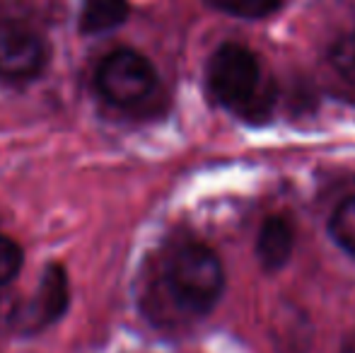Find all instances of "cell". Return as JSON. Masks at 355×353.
I'll list each match as a JSON object with an SVG mask.
<instances>
[{
    "label": "cell",
    "instance_id": "5",
    "mask_svg": "<svg viewBox=\"0 0 355 353\" xmlns=\"http://www.w3.org/2000/svg\"><path fill=\"white\" fill-rule=\"evenodd\" d=\"M46 63L49 44L37 29L19 22H0V78L32 80Z\"/></svg>",
    "mask_w": 355,
    "mask_h": 353
},
{
    "label": "cell",
    "instance_id": "9",
    "mask_svg": "<svg viewBox=\"0 0 355 353\" xmlns=\"http://www.w3.org/2000/svg\"><path fill=\"white\" fill-rule=\"evenodd\" d=\"M329 232L341 250L355 257V196H348L336 206L331 221H329Z\"/></svg>",
    "mask_w": 355,
    "mask_h": 353
},
{
    "label": "cell",
    "instance_id": "4",
    "mask_svg": "<svg viewBox=\"0 0 355 353\" xmlns=\"http://www.w3.org/2000/svg\"><path fill=\"white\" fill-rule=\"evenodd\" d=\"M97 92L116 107H136L157 85L155 66L133 49H116L97 66Z\"/></svg>",
    "mask_w": 355,
    "mask_h": 353
},
{
    "label": "cell",
    "instance_id": "3",
    "mask_svg": "<svg viewBox=\"0 0 355 353\" xmlns=\"http://www.w3.org/2000/svg\"><path fill=\"white\" fill-rule=\"evenodd\" d=\"M68 276L66 268L51 264L44 271L39 288L32 298H19L12 293L0 295V332H32L46 329L56 320H61L68 307Z\"/></svg>",
    "mask_w": 355,
    "mask_h": 353
},
{
    "label": "cell",
    "instance_id": "2",
    "mask_svg": "<svg viewBox=\"0 0 355 353\" xmlns=\"http://www.w3.org/2000/svg\"><path fill=\"white\" fill-rule=\"evenodd\" d=\"M208 85L225 109L252 119L266 114L273 102V89L263 78L261 63L239 44H223L208 63Z\"/></svg>",
    "mask_w": 355,
    "mask_h": 353
},
{
    "label": "cell",
    "instance_id": "1",
    "mask_svg": "<svg viewBox=\"0 0 355 353\" xmlns=\"http://www.w3.org/2000/svg\"><path fill=\"white\" fill-rule=\"evenodd\" d=\"M164 295L184 315H206L220 300L225 271L218 255L198 242H184L169 250L162 264Z\"/></svg>",
    "mask_w": 355,
    "mask_h": 353
},
{
    "label": "cell",
    "instance_id": "8",
    "mask_svg": "<svg viewBox=\"0 0 355 353\" xmlns=\"http://www.w3.org/2000/svg\"><path fill=\"white\" fill-rule=\"evenodd\" d=\"M283 0H206L208 8L239 19H266L281 10Z\"/></svg>",
    "mask_w": 355,
    "mask_h": 353
},
{
    "label": "cell",
    "instance_id": "7",
    "mask_svg": "<svg viewBox=\"0 0 355 353\" xmlns=\"http://www.w3.org/2000/svg\"><path fill=\"white\" fill-rule=\"evenodd\" d=\"M128 0H83L80 32L87 37L114 32L128 19Z\"/></svg>",
    "mask_w": 355,
    "mask_h": 353
},
{
    "label": "cell",
    "instance_id": "10",
    "mask_svg": "<svg viewBox=\"0 0 355 353\" xmlns=\"http://www.w3.org/2000/svg\"><path fill=\"white\" fill-rule=\"evenodd\" d=\"M22 250L15 240L0 235V288L12 283L17 278L19 268H22Z\"/></svg>",
    "mask_w": 355,
    "mask_h": 353
},
{
    "label": "cell",
    "instance_id": "6",
    "mask_svg": "<svg viewBox=\"0 0 355 353\" xmlns=\"http://www.w3.org/2000/svg\"><path fill=\"white\" fill-rule=\"evenodd\" d=\"M293 245H295L293 225L281 216H271L261 225V230H259V240H257L259 264L266 268V271H278V268L288 264L290 255H293Z\"/></svg>",
    "mask_w": 355,
    "mask_h": 353
},
{
    "label": "cell",
    "instance_id": "11",
    "mask_svg": "<svg viewBox=\"0 0 355 353\" xmlns=\"http://www.w3.org/2000/svg\"><path fill=\"white\" fill-rule=\"evenodd\" d=\"M331 63L348 83L355 85V37H348L336 44V49L331 51Z\"/></svg>",
    "mask_w": 355,
    "mask_h": 353
}]
</instances>
